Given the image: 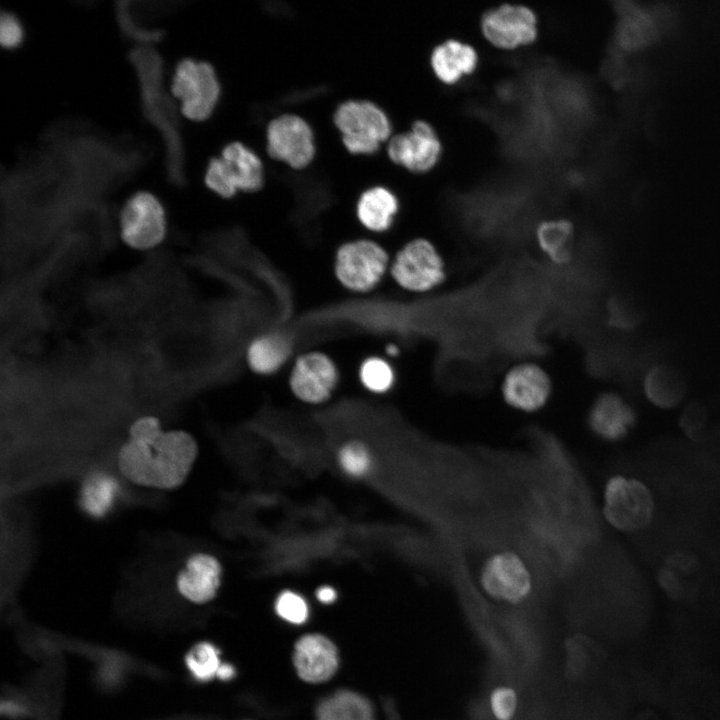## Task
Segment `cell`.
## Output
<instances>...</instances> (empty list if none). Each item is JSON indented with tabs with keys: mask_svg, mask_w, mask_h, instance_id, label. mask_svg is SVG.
Here are the masks:
<instances>
[{
	"mask_svg": "<svg viewBox=\"0 0 720 720\" xmlns=\"http://www.w3.org/2000/svg\"><path fill=\"white\" fill-rule=\"evenodd\" d=\"M636 423L634 409L613 392L600 394L588 412L587 424L597 437L606 441L622 440Z\"/></svg>",
	"mask_w": 720,
	"mask_h": 720,
	"instance_id": "16",
	"label": "cell"
},
{
	"mask_svg": "<svg viewBox=\"0 0 720 720\" xmlns=\"http://www.w3.org/2000/svg\"><path fill=\"white\" fill-rule=\"evenodd\" d=\"M235 675V669L228 663H221L216 676L221 680H230Z\"/></svg>",
	"mask_w": 720,
	"mask_h": 720,
	"instance_id": "37",
	"label": "cell"
},
{
	"mask_svg": "<svg viewBox=\"0 0 720 720\" xmlns=\"http://www.w3.org/2000/svg\"><path fill=\"white\" fill-rule=\"evenodd\" d=\"M24 38V31L16 16L9 12L1 15L0 41L3 47L12 49L18 47Z\"/></svg>",
	"mask_w": 720,
	"mask_h": 720,
	"instance_id": "34",
	"label": "cell"
},
{
	"mask_svg": "<svg viewBox=\"0 0 720 720\" xmlns=\"http://www.w3.org/2000/svg\"><path fill=\"white\" fill-rule=\"evenodd\" d=\"M615 304V322L623 329H633L640 321V312L633 306L623 301Z\"/></svg>",
	"mask_w": 720,
	"mask_h": 720,
	"instance_id": "35",
	"label": "cell"
},
{
	"mask_svg": "<svg viewBox=\"0 0 720 720\" xmlns=\"http://www.w3.org/2000/svg\"><path fill=\"white\" fill-rule=\"evenodd\" d=\"M618 9L622 18L617 28V41L622 49H640L658 39L660 30L656 11L628 1L621 2Z\"/></svg>",
	"mask_w": 720,
	"mask_h": 720,
	"instance_id": "20",
	"label": "cell"
},
{
	"mask_svg": "<svg viewBox=\"0 0 720 720\" xmlns=\"http://www.w3.org/2000/svg\"><path fill=\"white\" fill-rule=\"evenodd\" d=\"M317 599L324 604H330L337 598L336 590L328 585L320 587L316 592Z\"/></svg>",
	"mask_w": 720,
	"mask_h": 720,
	"instance_id": "36",
	"label": "cell"
},
{
	"mask_svg": "<svg viewBox=\"0 0 720 720\" xmlns=\"http://www.w3.org/2000/svg\"><path fill=\"white\" fill-rule=\"evenodd\" d=\"M268 154L295 169L306 167L314 158L315 141L310 125L294 114L271 120L266 130Z\"/></svg>",
	"mask_w": 720,
	"mask_h": 720,
	"instance_id": "14",
	"label": "cell"
},
{
	"mask_svg": "<svg viewBox=\"0 0 720 720\" xmlns=\"http://www.w3.org/2000/svg\"><path fill=\"white\" fill-rule=\"evenodd\" d=\"M708 415L705 407L692 402L686 406L680 416V427L683 432L692 440H699L705 432Z\"/></svg>",
	"mask_w": 720,
	"mask_h": 720,
	"instance_id": "33",
	"label": "cell"
},
{
	"mask_svg": "<svg viewBox=\"0 0 720 720\" xmlns=\"http://www.w3.org/2000/svg\"><path fill=\"white\" fill-rule=\"evenodd\" d=\"M391 255L378 241L358 238L342 243L334 256V274L340 285L355 294L376 289L389 273Z\"/></svg>",
	"mask_w": 720,
	"mask_h": 720,
	"instance_id": "5",
	"label": "cell"
},
{
	"mask_svg": "<svg viewBox=\"0 0 720 720\" xmlns=\"http://www.w3.org/2000/svg\"><path fill=\"white\" fill-rule=\"evenodd\" d=\"M480 585L492 600L518 605L531 595L533 580L528 567L517 554L500 551L483 563Z\"/></svg>",
	"mask_w": 720,
	"mask_h": 720,
	"instance_id": "10",
	"label": "cell"
},
{
	"mask_svg": "<svg viewBox=\"0 0 720 720\" xmlns=\"http://www.w3.org/2000/svg\"><path fill=\"white\" fill-rule=\"evenodd\" d=\"M293 658L299 676L310 683L327 681L338 667L336 647L328 638L319 634L300 638Z\"/></svg>",
	"mask_w": 720,
	"mask_h": 720,
	"instance_id": "17",
	"label": "cell"
},
{
	"mask_svg": "<svg viewBox=\"0 0 720 720\" xmlns=\"http://www.w3.org/2000/svg\"><path fill=\"white\" fill-rule=\"evenodd\" d=\"M333 120L345 148L355 155L374 154L392 137L389 117L368 100L343 102L336 108Z\"/></svg>",
	"mask_w": 720,
	"mask_h": 720,
	"instance_id": "6",
	"label": "cell"
},
{
	"mask_svg": "<svg viewBox=\"0 0 720 720\" xmlns=\"http://www.w3.org/2000/svg\"><path fill=\"white\" fill-rule=\"evenodd\" d=\"M279 617L292 624H302L309 617V606L298 593L286 590L279 594L275 602Z\"/></svg>",
	"mask_w": 720,
	"mask_h": 720,
	"instance_id": "31",
	"label": "cell"
},
{
	"mask_svg": "<svg viewBox=\"0 0 720 720\" xmlns=\"http://www.w3.org/2000/svg\"><path fill=\"white\" fill-rule=\"evenodd\" d=\"M165 210L153 194L140 191L125 202L120 213V235L124 243L136 250L158 246L165 238Z\"/></svg>",
	"mask_w": 720,
	"mask_h": 720,
	"instance_id": "9",
	"label": "cell"
},
{
	"mask_svg": "<svg viewBox=\"0 0 720 720\" xmlns=\"http://www.w3.org/2000/svg\"><path fill=\"white\" fill-rule=\"evenodd\" d=\"M224 167L237 190L256 192L264 183L261 159L241 142L227 144L220 155Z\"/></svg>",
	"mask_w": 720,
	"mask_h": 720,
	"instance_id": "22",
	"label": "cell"
},
{
	"mask_svg": "<svg viewBox=\"0 0 720 720\" xmlns=\"http://www.w3.org/2000/svg\"><path fill=\"white\" fill-rule=\"evenodd\" d=\"M338 461L342 470L354 478L367 475L372 468V456L368 448L358 441L342 446L338 453Z\"/></svg>",
	"mask_w": 720,
	"mask_h": 720,
	"instance_id": "30",
	"label": "cell"
},
{
	"mask_svg": "<svg viewBox=\"0 0 720 720\" xmlns=\"http://www.w3.org/2000/svg\"><path fill=\"white\" fill-rule=\"evenodd\" d=\"M360 384L374 394H385L392 390L397 373L391 360L383 355L364 358L358 368Z\"/></svg>",
	"mask_w": 720,
	"mask_h": 720,
	"instance_id": "27",
	"label": "cell"
},
{
	"mask_svg": "<svg viewBox=\"0 0 720 720\" xmlns=\"http://www.w3.org/2000/svg\"><path fill=\"white\" fill-rule=\"evenodd\" d=\"M204 180L206 186L222 198H231L238 191L231 181L220 156L209 161Z\"/></svg>",
	"mask_w": 720,
	"mask_h": 720,
	"instance_id": "32",
	"label": "cell"
},
{
	"mask_svg": "<svg viewBox=\"0 0 720 720\" xmlns=\"http://www.w3.org/2000/svg\"><path fill=\"white\" fill-rule=\"evenodd\" d=\"M654 508L653 496L643 482L619 475L607 481L603 513L614 528L640 531L650 524Z\"/></svg>",
	"mask_w": 720,
	"mask_h": 720,
	"instance_id": "7",
	"label": "cell"
},
{
	"mask_svg": "<svg viewBox=\"0 0 720 720\" xmlns=\"http://www.w3.org/2000/svg\"><path fill=\"white\" fill-rule=\"evenodd\" d=\"M429 64L440 83L453 86L474 73L479 64V55L471 44L459 39H447L432 49Z\"/></svg>",
	"mask_w": 720,
	"mask_h": 720,
	"instance_id": "18",
	"label": "cell"
},
{
	"mask_svg": "<svg viewBox=\"0 0 720 720\" xmlns=\"http://www.w3.org/2000/svg\"><path fill=\"white\" fill-rule=\"evenodd\" d=\"M520 708L518 691L509 684H498L487 695V709L493 720H514Z\"/></svg>",
	"mask_w": 720,
	"mask_h": 720,
	"instance_id": "28",
	"label": "cell"
},
{
	"mask_svg": "<svg viewBox=\"0 0 720 720\" xmlns=\"http://www.w3.org/2000/svg\"><path fill=\"white\" fill-rule=\"evenodd\" d=\"M538 250L554 264L567 263L574 250L575 229L565 218H549L541 221L534 232Z\"/></svg>",
	"mask_w": 720,
	"mask_h": 720,
	"instance_id": "23",
	"label": "cell"
},
{
	"mask_svg": "<svg viewBox=\"0 0 720 720\" xmlns=\"http://www.w3.org/2000/svg\"><path fill=\"white\" fill-rule=\"evenodd\" d=\"M114 455L91 466L73 483L79 514L88 521L103 523L127 510L166 508L168 495L131 484L118 470Z\"/></svg>",
	"mask_w": 720,
	"mask_h": 720,
	"instance_id": "2",
	"label": "cell"
},
{
	"mask_svg": "<svg viewBox=\"0 0 720 720\" xmlns=\"http://www.w3.org/2000/svg\"><path fill=\"white\" fill-rule=\"evenodd\" d=\"M171 91L180 100L186 118L203 121L217 105L220 84L211 64L185 58L176 65Z\"/></svg>",
	"mask_w": 720,
	"mask_h": 720,
	"instance_id": "8",
	"label": "cell"
},
{
	"mask_svg": "<svg viewBox=\"0 0 720 720\" xmlns=\"http://www.w3.org/2000/svg\"><path fill=\"white\" fill-rule=\"evenodd\" d=\"M317 720H374L370 702L352 691H339L318 707Z\"/></svg>",
	"mask_w": 720,
	"mask_h": 720,
	"instance_id": "25",
	"label": "cell"
},
{
	"mask_svg": "<svg viewBox=\"0 0 720 720\" xmlns=\"http://www.w3.org/2000/svg\"><path fill=\"white\" fill-rule=\"evenodd\" d=\"M388 275L398 288L414 295L429 294L447 280L446 260L433 241L415 237L392 255Z\"/></svg>",
	"mask_w": 720,
	"mask_h": 720,
	"instance_id": "4",
	"label": "cell"
},
{
	"mask_svg": "<svg viewBox=\"0 0 720 720\" xmlns=\"http://www.w3.org/2000/svg\"><path fill=\"white\" fill-rule=\"evenodd\" d=\"M339 378L336 362L327 353L312 350L295 358L289 373V387L297 399L320 404L331 397Z\"/></svg>",
	"mask_w": 720,
	"mask_h": 720,
	"instance_id": "12",
	"label": "cell"
},
{
	"mask_svg": "<svg viewBox=\"0 0 720 720\" xmlns=\"http://www.w3.org/2000/svg\"><path fill=\"white\" fill-rule=\"evenodd\" d=\"M643 390L652 404L668 409L681 402L686 386L676 370L666 365H657L645 376Z\"/></svg>",
	"mask_w": 720,
	"mask_h": 720,
	"instance_id": "24",
	"label": "cell"
},
{
	"mask_svg": "<svg viewBox=\"0 0 720 720\" xmlns=\"http://www.w3.org/2000/svg\"><path fill=\"white\" fill-rule=\"evenodd\" d=\"M442 151L437 132L424 120L414 121L408 131L392 136L387 144L391 161L419 174L432 170L440 161Z\"/></svg>",
	"mask_w": 720,
	"mask_h": 720,
	"instance_id": "15",
	"label": "cell"
},
{
	"mask_svg": "<svg viewBox=\"0 0 720 720\" xmlns=\"http://www.w3.org/2000/svg\"><path fill=\"white\" fill-rule=\"evenodd\" d=\"M480 30L493 47L512 51L536 41L539 32L538 18L527 6L502 4L482 15Z\"/></svg>",
	"mask_w": 720,
	"mask_h": 720,
	"instance_id": "11",
	"label": "cell"
},
{
	"mask_svg": "<svg viewBox=\"0 0 720 720\" xmlns=\"http://www.w3.org/2000/svg\"><path fill=\"white\" fill-rule=\"evenodd\" d=\"M552 379L547 370L531 360L519 361L503 374L500 391L510 407L532 413L542 409L552 395Z\"/></svg>",
	"mask_w": 720,
	"mask_h": 720,
	"instance_id": "13",
	"label": "cell"
},
{
	"mask_svg": "<svg viewBox=\"0 0 720 720\" xmlns=\"http://www.w3.org/2000/svg\"><path fill=\"white\" fill-rule=\"evenodd\" d=\"M40 547L36 513L28 496L0 497V576L9 587L35 568Z\"/></svg>",
	"mask_w": 720,
	"mask_h": 720,
	"instance_id": "3",
	"label": "cell"
},
{
	"mask_svg": "<svg viewBox=\"0 0 720 720\" xmlns=\"http://www.w3.org/2000/svg\"><path fill=\"white\" fill-rule=\"evenodd\" d=\"M696 560L685 554H675L667 559L660 571V582L673 597H683L696 589L699 579Z\"/></svg>",
	"mask_w": 720,
	"mask_h": 720,
	"instance_id": "26",
	"label": "cell"
},
{
	"mask_svg": "<svg viewBox=\"0 0 720 720\" xmlns=\"http://www.w3.org/2000/svg\"><path fill=\"white\" fill-rule=\"evenodd\" d=\"M400 352L401 350L397 343L389 342L385 345L383 356L392 361L400 355Z\"/></svg>",
	"mask_w": 720,
	"mask_h": 720,
	"instance_id": "38",
	"label": "cell"
},
{
	"mask_svg": "<svg viewBox=\"0 0 720 720\" xmlns=\"http://www.w3.org/2000/svg\"><path fill=\"white\" fill-rule=\"evenodd\" d=\"M400 210L396 194L384 187H371L360 195L356 203V217L359 223L373 233H385L395 223Z\"/></svg>",
	"mask_w": 720,
	"mask_h": 720,
	"instance_id": "19",
	"label": "cell"
},
{
	"mask_svg": "<svg viewBox=\"0 0 720 720\" xmlns=\"http://www.w3.org/2000/svg\"><path fill=\"white\" fill-rule=\"evenodd\" d=\"M198 454V442L190 432L166 429L159 415L144 412L128 424L114 459L131 484L168 495L188 480Z\"/></svg>",
	"mask_w": 720,
	"mask_h": 720,
	"instance_id": "1",
	"label": "cell"
},
{
	"mask_svg": "<svg viewBox=\"0 0 720 720\" xmlns=\"http://www.w3.org/2000/svg\"><path fill=\"white\" fill-rule=\"evenodd\" d=\"M186 665L193 676L207 681L216 676L221 665L218 650L208 642L195 645L186 656Z\"/></svg>",
	"mask_w": 720,
	"mask_h": 720,
	"instance_id": "29",
	"label": "cell"
},
{
	"mask_svg": "<svg viewBox=\"0 0 720 720\" xmlns=\"http://www.w3.org/2000/svg\"><path fill=\"white\" fill-rule=\"evenodd\" d=\"M292 345L290 338L279 331L259 335L247 347L248 367L257 375L275 374L290 359L293 351Z\"/></svg>",
	"mask_w": 720,
	"mask_h": 720,
	"instance_id": "21",
	"label": "cell"
}]
</instances>
